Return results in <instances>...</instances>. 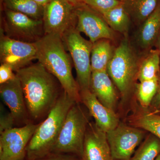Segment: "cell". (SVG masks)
<instances>
[{"instance_id": "obj_5", "label": "cell", "mask_w": 160, "mask_h": 160, "mask_svg": "<svg viewBox=\"0 0 160 160\" xmlns=\"http://www.w3.org/2000/svg\"><path fill=\"white\" fill-rule=\"evenodd\" d=\"M139 65L128 39L122 40L114 49L107 72L123 98L130 93L137 79Z\"/></svg>"}, {"instance_id": "obj_23", "label": "cell", "mask_w": 160, "mask_h": 160, "mask_svg": "<svg viewBox=\"0 0 160 160\" xmlns=\"http://www.w3.org/2000/svg\"><path fill=\"white\" fill-rule=\"evenodd\" d=\"M160 154V139L152 134L146 138L130 160H155Z\"/></svg>"}, {"instance_id": "obj_32", "label": "cell", "mask_w": 160, "mask_h": 160, "mask_svg": "<svg viewBox=\"0 0 160 160\" xmlns=\"http://www.w3.org/2000/svg\"><path fill=\"white\" fill-rule=\"evenodd\" d=\"M32 1L39 6L44 7L50 2L51 0H32Z\"/></svg>"}, {"instance_id": "obj_17", "label": "cell", "mask_w": 160, "mask_h": 160, "mask_svg": "<svg viewBox=\"0 0 160 160\" xmlns=\"http://www.w3.org/2000/svg\"><path fill=\"white\" fill-rule=\"evenodd\" d=\"M142 25L138 33V42L143 49H150L157 42L160 34V2Z\"/></svg>"}, {"instance_id": "obj_14", "label": "cell", "mask_w": 160, "mask_h": 160, "mask_svg": "<svg viewBox=\"0 0 160 160\" xmlns=\"http://www.w3.org/2000/svg\"><path fill=\"white\" fill-rule=\"evenodd\" d=\"M82 160H113L106 133L89 122L83 145Z\"/></svg>"}, {"instance_id": "obj_25", "label": "cell", "mask_w": 160, "mask_h": 160, "mask_svg": "<svg viewBox=\"0 0 160 160\" xmlns=\"http://www.w3.org/2000/svg\"><path fill=\"white\" fill-rule=\"evenodd\" d=\"M134 125L144 129L160 139V115L153 113H144L134 120Z\"/></svg>"}, {"instance_id": "obj_20", "label": "cell", "mask_w": 160, "mask_h": 160, "mask_svg": "<svg viewBox=\"0 0 160 160\" xmlns=\"http://www.w3.org/2000/svg\"><path fill=\"white\" fill-rule=\"evenodd\" d=\"M160 78V54L158 49H152L140 64L137 79L141 81Z\"/></svg>"}, {"instance_id": "obj_15", "label": "cell", "mask_w": 160, "mask_h": 160, "mask_svg": "<svg viewBox=\"0 0 160 160\" xmlns=\"http://www.w3.org/2000/svg\"><path fill=\"white\" fill-rule=\"evenodd\" d=\"M80 97L81 102L86 106L97 126L102 131L106 133L119 125V121L115 112L100 102L90 89L80 91Z\"/></svg>"}, {"instance_id": "obj_2", "label": "cell", "mask_w": 160, "mask_h": 160, "mask_svg": "<svg viewBox=\"0 0 160 160\" xmlns=\"http://www.w3.org/2000/svg\"><path fill=\"white\" fill-rule=\"evenodd\" d=\"M35 44L39 62L58 81L65 92L80 102L79 87L72 75L71 58L66 52L62 36L45 34Z\"/></svg>"}, {"instance_id": "obj_19", "label": "cell", "mask_w": 160, "mask_h": 160, "mask_svg": "<svg viewBox=\"0 0 160 160\" xmlns=\"http://www.w3.org/2000/svg\"><path fill=\"white\" fill-rule=\"evenodd\" d=\"M101 15L113 31L122 33L128 32L130 26V18L123 2L121 5Z\"/></svg>"}, {"instance_id": "obj_31", "label": "cell", "mask_w": 160, "mask_h": 160, "mask_svg": "<svg viewBox=\"0 0 160 160\" xmlns=\"http://www.w3.org/2000/svg\"><path fill=\"white\" fill-rule=\"evenodd\" d=\"M67 1L75 6L85 4V2H86V0H67Z\"/></svg>"}, {"instance_id": "obj_22", "label": "cell", "mask_w": 160, "mask_h": 160, "mask_svg": "<svg viewBox=\"0 0 160 160\" xmlns=\"http://www.w3.org/2000/svg\"><path fill=\"white\" fill-rule=\"evenodd\" d=\"M5 9L27 15L32 18L42 20L44 7L32 0H1Z\"/></svg>"}, {"instance_id": "obj_16", "label": "cell", "mask_w": 160, "mask_h": 160, "mask_svg": "<svg viewBox=\"0 0 160 160\" xmlns=\"http://www.w3.org/2000/svg\"><path fill=\"white\" fill-rule=\"evenodd\" d=\"M90 90L104 106L115 112L118 96L114 83L107 71L92 72Z\"/></svg>"}, {"instance_id": "obj_13", "label": "cell", "mask_w": 160, "mask_h": 160, "mask_svg": "<svg viewBox=\"0 0 160 160\" xmlns=\"http://www.w3.org/2000/svg\"><path fill=\"white\" fill-rule=\"evenodd\" d=\"M0 94L2 101L10 109L16 122L25 125L29 123L22 89L17 76L13 79L1 84Z\"/></svg>"}, {"instance_id": "obj_9", "label": "cell", "mask_w": 160, "mask_h": 160, "mask_svg": "<svg viewBox=\"0 0 160 160\" xmlns=\"http://www.w3.org/2000/svg\"><path fill=\"white\" fill-rule=\"evenodd\" d=\"M145 134L140 128L120 123L115 129L106 132L113 160H130Z\"/></svg>"}, {"instance_id": "obj_29", "label": "cell", "mask_w": 160, "mask_h": 160, "mask_svg": "<svg viewBox=\"0 0 160 160\" xmlns=\"http://www.w3.org/2000/svg\"><path fill=\"white\" fill-rule=\"evenodd\" d=\"M12 68L6 64H1L0 66V84L13 79L16 76Z\"/></svg>"}, {"instance_id": "obj_6", "label": "cell", "mask_w": 160, "mask_h": 160, "mask_svg": "<svg viewBox=\"0 0 160 160\" xmlns=\"http://www.w3.org/2000/svg\"><path fill=\"white\" fill-rule=\"evenodd\" d=\"M66 49L69 52L77 74L80 91L90 89L92 75L91 52L93 43L85 39L71 26L62 36Z\"/></svg>"}, {"instance_id": "obj_7", "label": "cell", "mask_w": 160, "mask_h": 160, "mask_svg": "<svg viewBox=\"0 0 160 160\" xmlns=\"http://www.w3.org/2000/svg\"><path fill=\"white\" fill-rule=\"evenodd\" d=\"M1 30L10 38L28 43L36 42L45 34L42 20L6 9Z\"/></svg>"}, {"instance_id": "obj_12", "label": "cell", "mask_w": 160, "mask_h": 160, "mask_svg": "<svg viewBox=\"0 0 160 160\" xmlns=\"http://www.w3.org/2000/svg\"><path fill=\"white\" fill-rule=\"evenodd\" d=\"M76 29L88 37L92 43L101 39L113 40L114 31L101 14L86 4L75 6Z\"/></svg>"}, {"instance_id": "obj_34", "label": "cell", "mask_w": 160, "mask_h": 160, "mask_svg": "<svg viewBox=\"0 0 160 160\" xmlns=\"http://www.w3.org/2000/svg\"><path fill=\"white\" fill-rule=\"evenodd\" d=\"M155 160H160V154L158 156V157L156 158Z\"/></svg>"}, {"instance_id": "obj_24", "label": "cell", "mask_w": 160, "mask_h": 160, "mask_svg": "<svg viewBox=\"0 0 160 160\" xmlns=\"http://www.w3.org/2000/svg\"><path fill=\"white\" fill-rule=\"evenodd\" d=\"M160 78L141 81L136 84V90L138 100L144 108L151 104L157 93L159 86Z\"/></svg>"}, {"instance_id": "obj_26", "label": "cell", "mask_w": 160, "mask_h": 160, "mask_svg": "<svg viewBox=\"0 0 160 160\" xmlns=\"http://www.w3.org/2000/svg\"><path fill=\"white\" fill-rule=\"evenodd\" d=\"M122 2L120 0H86L85 4L101 14L113 9Z\"/></svg>"}, {"instance_id": "obj_33", "label": "cell", "mask_w": 160, "mask_h": 160, "mask_svg": "<svg viewBox=\"0 0 160 160\" xmlns=\"http://www.w3.org/2000/svg\"><path fill=\"white\" fill-rule=\"evenodd\" d=\"M157 42L158 44V49L159 51L160 54V32L158 38Z\"/></svg>"}, {"instance_id": "obj_35", "label": "cell", "mask_w": 160, "mask_h": 160, "mask_svg": "<svg viewBox=\"0 0 160 160\" xmlns=\"http://www.w3.org/2000/svg\"><path fill=\"white\" fill-rule=\"evenodd\" d=\"M120 1H122V0H120Z\"/></svg>"}, {"instance_id": "obj_28", "label": "cell", "mask_w": 160, "mask_h": 160, "mask_svg": "<svg viewBox=\"0 0 160 160\" xmlns=\"http://www.w3.org/2000/svg\"><path fill=\"white\" fill-rule=\"evenodd\" d=\"M1 113L0 133H2L5 130L13 128V125L16 122L11 112H4L1 109Z\"/></svg>"}, {"instance_id": "obj_1", "label": "cell", "mask_w": 160, "mask_h": 160, "mask_svg": "<svg viewBox=\"0 0 160 160\" xmlns=\"http://www.w3.org/2000/svg\"><path fill=\"white\" fill-rule=\"evenodd\" d=\"M16 74L21 82L29 117L39 120L47 117L63 91L60 92L59 82L39 62L19 69Z\"/></svg>"}, {"instance_id": "obj_30", "label": "cell", "mask_w": 160, "mask_h": 160, "mask_svg": "<svg viewBox=\"0 0 160 160\" xmlns=\"http://www.w3.org/2000/svg\"><path fill=\"white\" fill-rule=\"evenodd\" d=\"M151 104L155 109H160V82L157 93L152 100Z\"/></svg>"}, {"instance_id": "obj_8", "label": "cell", "mask_w": 160, "mask_h": 160, "mask_svg": "<svg viewBox=\"0 0 160 160\" xmlns=\"http://www.w3.org/2000/svg\"><path fill=\"white\" fill-rule=\"evenodd\" d=\"M38 126L29 122L1 133L0 160H24L27 146Z\"/></svg>"}, {"instance_id": "obj_4", "label": "cell", "mask_w": 160, "mask_h": 160, "mask_svg": "<svg viewBox=\"0 0 160 160\" xmlns=\"http://www.w3.org/2000/svg\"><path fill=\"white\" fill-rule=\"evenodd\" d=\"M89 122L88 114L80 102L75 103L67 113L51 152L70 153L82 158Z\"/></svg>"}, {"instance_id": "obj_21", "label": "cell", "mask_w": 160, "mask_h": 160, "mask_svg": "<svg viewBox=\"0 0 160 160\" xmlns=\"http://www.w3.org/2000/svg\"><path fill=\"white\" fill-rule=\"evenodd\" d=\"M128 13L142 24L155 10L158 0H126L123 3Z\"/></svg>"}, {"instance_id": "obj_27", "label": "cell", "mask_w": 160, "mask_h": 160, "mask_svg": "<svg viewBox=\"0 0 160 160\" xmlns=\"http://www.w3.org/2000/svg\"><path fill=\"white\" fill-rule=\"evenodd\" d=\"M36 160H82V158L70 153L51 152Z\"/></svg>"}, {"instance_id": "obj_10", "label": "cell", "mask_w": 160, "mask_h": 160, "mask_svg": "<svg viewBox=\"0 0 160 160\" xmlns=\"http://www.w3.org/2000/svg\"><path fill=\"white\" fill-rule=\"evenodd\" d=\"M45 34L63 33L77 22L75 6L67 0H51L44 7L42 18Z\"/></svg>"}, {"instance_id": "obj_11", "label": "cell", "mask_w": 160, "mask_h": 160, "mask_svg": "<svg viewBox=\"0 0 160 160\" xmlns=\"http://www.w3.org/2000/svg\"><path fill=\"white\" fill-rule=\"evenodd\" d=\"M37 49L35 43H28L13 39L6 36L1 30L0 60L1 64L11 66L13 71L29 66L37 59Z\"/></svg>"}, {"instance_id": "obj_3", "label": "cell", "mask_w": 160, "mask_h": 160, "mask_svg": "<svg viewBox=\"0 0 160 160\" xmlns=\"http://www.w3.org/2000/svg\"><path fill=\"white\" fill-rule=\"evenodd\" d=\"M76 102L64 92L46 118L39 124L26 149L27 160H36L51 153L67 113Z\"/></svg>"}, {"instance_id": "obj_18", "label": "cell", "mask_w": 160, "mask_h": 160, "mask_svg": "<svg viewBox=\"0 0 160 160\" xmlns=\"http://www.w3.org/2000/svg\"><path fill=\"white\" fill-rule=\"evenodd\" d=\"M114 51L110 40L101 39L93 43L91 52L92 72L107 71Z\"/></svg>"}]
</instances>
